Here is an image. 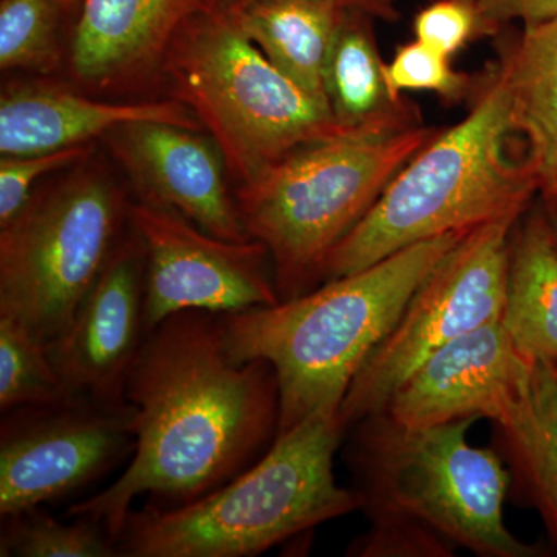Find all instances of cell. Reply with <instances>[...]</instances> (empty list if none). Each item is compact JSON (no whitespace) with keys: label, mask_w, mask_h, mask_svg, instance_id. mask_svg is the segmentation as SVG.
<instances>
[{"label":"cell","mask_w":557,"mask_h":557,"mask_svg":"<svg viewBox=\"0 0 557 557\" xmlns=\"http://www.w3.org/2000/svg\"><path fill=\"white\" fill-rule=\"evenodd\" d=\"M134 413L86 398L2 413L0 518L69 496L134 453Z\"/></svg>","instance_id":"obj_10"},{"label":"cell","mask_w":557,"mask_h":557,"mask_svg":"<svg viewBox=\"0 0 557 557\" xmlns=\"http://www.w3.org/2000/svg\"><path fill=\"white\" fill-rule=\"evenodd\" d=\"M438 131L406 98L394 112L293 150L236 186L249 237L269 249L278 299L321 285L332 249Z\"/></svg>","instance_id":"obj_4"},{"label":"cell","mask_w":557,"mask_h":557,"mask_svg":"<svg viewBox=\"0 0 557 557\" xmlns=\"http://www.w3.org/2000/svg\"><path fill=\"white\" fill-rule=\"evenodd\" d=\"M518 222L504 220L468 231L438 260L351 381L341 405L347 429L384 412L395 392L440 347L502 319L509 237Z\"/></svg>","instance_id":"obj_9"},{"label":"cell","mask_w":557,"mask_h":557,"mask_svg":"<svg viewBox=\"0 0 557 557\" xmlns=\"http://www.w3.org/2000/svg\"><path fill=\"white\" fill-rule=\"evenodd\" d=\"M375 22L361 11L347 10L330 53L325 97L344 129L387 115L408 98L395 97L388 89Z\"/></svg>","instance_id":"obj_21"},{"label":"cell","mask_w":557,"mask_h":557,"mask_svg":"<svg viewBox=\"0 0 557 557\" xmlns=\"http://www.w3.org/2000/svg\"><path fill=\"white\" fill-rule=\"evenodd\" d=\"M534 361L500 319L465 333L424 359L388 401L395 423L426 428L463 418L507 424L522 405Z\"/></svg>","instance_id":"obj_12"},{"label":"cell","mask_w":557,"mask_h":557,"mask_svg":"<svg viewBox=\"0 0 557 557\" xmlns=\"http://www.w3.org/2000/svg\"><path fill=\"white\" fill-rule=\"evenodd\" d=\"M509 474L537 509L557 545V364L534 361L530 388L507 424L497 426Z\"/></svg>","instance_id":"obj_20"},{"label":"cell","mask_w":557,"mask_h":557,"mask_svg":"<svg viewBox=\"0 0 557 557\" xmlns=\"http://www.w3.org/2000/svg\"><path fill=\"white\" fill-rule=\"evenodd\" d=\"M135 121L201 131L183 102L94 100L49 83H11L0 97V156H36L91 145L108 132Z\"/></svg>","instance_id":"obj_16"},{"label":"cell","mask_w":557,"mask_h":557,"mask_svg":"<svg viewBox=\"0 0 557 557\" xmlns=\"http://www.w3.org/2000/svg\"><path fill=\"white\" fill-rule=\"evenodd\" d=\"M467 233L420 242L298 298L220 314L236 362L265 359L281 392L278 432L341 406L355 375L397 324L410 296Z\"/></svg>","instance_id":"obj_3"},{"label":"cell","mask_w":557,"mask_h":557,"mask_svg":"<svg viewBox=\"0 0 557 557\" xmlns=\"http://www.w3.org/2000/svg\"><path fill=\"white\" fill-rule=\"evenodd\" d=\"M249 0H223L230 9H239V7L248 3ZM348 10L361 11L369 14L375 21L397 22L399 20V0H341Z\"/></svg>","instance_id":"obj_30"},{"label":"cell","mask_w":557,"mask_h":557,"mask_svg":"<svg viewBox=\"0 0 557 557\" xmlns=\"http://www.w3.org/2000/svg\"><path fill=\"white\" fill-rule=\"evenodd\" d=\"M219 0H83L70 69L95 94H138L161 83L180 28Z\"/></svg>","instance_id":"obj_15"},{"label":"cell","mask_w":557,"mask_h":557,"mask_svg":"<svg viewBox=\"0 0 557 557\" xmlns=\"http://www.w3.org/2000/svg\"><path fill=\"white\" fill-rule=\"evenodd\" d=\"M230 10L274 67L327 102L325 69L348 10L341 0H249Z\"/></svg>","instance_id":"obj_18"},{"label":"cell","mask_w":557,"mask_h":557,"mask_svg":"<svg viewBox=\"0 0 557 557\" xmlns=\"http://www.w3.org/2000/svg\"><path fill=\"white\" fill-rule=\"evenodd\" d=\"M42 507L2 518V557H120L115 541L100 523L86 518L61 522Z\"/></svg>","instance_id":"obj_23"},{"label":"cell","mask_w":557,"mask_h":557,"mask_svg":"<svg viewBox=\"0 0 557 557\" xmlns=\"http://www.w3.org/2000/svg\"><path fill=\"white\" fill-rule=\"evenodd\" d=\"M145 277V245L131 225L69 327L49 343L54 368L73 398L126 403L127 373L148 333Z\"/></svg>","instance_id":"obj_13"},{"label":"cell","mask_w":557,"mask_h":557,"mask_svg":"<svg viewBox=\"0 0 557 557\" xmlns=\"http://www.w3.org/2000/svg\"><path fill=\"white\" fill-rule=\"evenodd\" d=\"M413 35L450 60L474 40L491 38L478 0H434L416 14Z\"/></svg>","instance_id":"obj_26"},{"label":"cell","mask_w":557,"mask_h":557,"mask_svg":"<svg viewBox=\"0 0 557 557\" xmlns=\"http://www.w3.org/2000/svg\"><path fill=\"white\" fill-rule=\"evenodd\" d=\"M64 14L79 13L83 0H58Z\"/></svg>","instance_id":"obj_32"},{"label":"cell","mask_w":557,"mask_h":557,"mask_svg":"<svg viewBox=\"0 0 557 557\" xmlns=\"http://www.w3.org/2000/svg\"><path fill=\"white\" fill-rule=\"evenodd\" d=\"M478 418L426 428L386 412L362 418L348 446L362 511L373 520H409L480 557H544L505 523L511 474L500 456L469 445ZM347 429V431H348Z\"/></svg>","instance_id":"obj_6"},{"label":"cell","mask_w":557,"mask_h":557,"mask_svg":"<svg viewBox=\"0 0 557 557\" xmlns=\"http://www.w3.org/2000/svg\"><path fill=\"white\" fill-rule=\"evenodd\" d=\"M129 208L94 156L33 190L0 226V317L57 339L126 236Z\"/></svg>","instance_id":"obj_8"},{"label":"cell","mask_w":557,"mask_h":557,"mask_svg":"<svg viewBox=\"0 0 557 557\" xmlns=\"http://www.w3.org/2000/svg\"><path fill=\"white\" fill-rule=\"evenodd\" d=\"M384 72L395 97H405L406 91H431L446 106L468 102L478 83V75L460 72L450 58L417 39L399 46Z\"/></svg>","instance_id":"obj_25"},{"label":"cell","mask_w":557,"mask_h":557,"mask_svg":"<svg viewBox=\"0 0 557 557\" xmlns=\"http://www.w3.org/2000/svg\"><path fill=\"white\" fill-rule=\"evenodd\" d=\"M94 156V146H76L36 156L0 159V226L9 223L30 199L42 175L62 172Z\"/></svg>","instance_id":"obj_27"},{"label":"cell","mask_w":557,"mask_h":557,"mask_svg":"<svg viewBox=\"0 0 557 557\" xmlns=\"http://www.w3.org/2000/svg\"><path fill=\"white\" fill-rule=\"evenodd\" d=\"M497 38L515 131L525 141L541 197L557 199V14Z\"/></svg>","instance_id":"obj_17"},{"label":"cell","mask_w":557,"mask_h":557,"mask_svg":"<svg viewBox=\"0 0 557 557\" xmlns=\"http://www.w3.org/2000/svg\"><path fill=\"white\" fill-rule=\"evenodd\" d=\"M129 219L146 249L148 332L180 311L225 314L281 302L262 242L219 239L174 209L141 200L131 203Z\"/></svg>","instance_id":"obj_11"},{"label":"cell","mask_w":557,"mask_h":557,"mask_svg":"<svg viewBox=\"0 0 557 557\" xmlns=\"http://www.w3.org/2000/svg\"><path fill=\"white\" fill-rule=\"evenodd\" d=\"M467 116L440 129L388 183L325 260L321 284L357 273L420 242L520 218L541 196L515 131L507 81L494 60L478 75Z\"/></svg>","instance_id":"obj_2"},{"label":"cell","mask_w":557,"mask_h":557,"mask_svg":"<svg viewBox=\"0 0 557 557\" xmlns=\"http://www.w3.org/2000/svg\"><path fill=\"white\" fill-rule=\"evenodd\" d=\"M161 81L214 139L236 186L293 150L346 131L327 102L271 64L223 0L180 28Z\"/></svg>","instance_id":"obj_7"},{"label":"cell","mask_w":557,"mask_h":557,"mask_svg":"<svg viewBox=\"0 0 557 557\" xmlns=\"http://www.w3.org/2000/svg\"><path fill=\"white\" fill-rule=\"evenodd\" d=\"M541 197V196H539ZM542 207H544L545 215H547L549 231H552L553 242L557 249V199H544L541 197Z\"/></svg>","instance_id":"obj_31"},{"label":"cell","mask_w":557,"mask_h":557,"mask_svg":"<svg viewBox=\"0 0 557 557\" xmlns=\"http://www.w3.org/2000/svg\"><path fill=\"white\" fill-rule=\"evenodd\" d=\"M58 0H0V69L51 73L62 60Z\"/></svg>","instance_id":"obj_24"},{"label":"cell","mask_w":557,"mask_h":557,"mask_svg":"<svg viewBox=\"0 0 557 557\" xmlns=\"http://www.w3.org/2000/svg\"><path fill=\"white\" fill-rule=\"evenodd\" d=\"M347 428L341 406L281 432L237 478L182 507L131 509L120 557H249L362 507L338 485L335 456Z\"/></svg>","instance_id":"obj_5"},{"label":"cell","mask_w":557,"mask_h":557,"mask_svg":"<svg viewBox=\"0 0 557 557\" xmlns=\"http://www.w3.org/2000/svg\"><path fill=\"white\" fill-rule=\"evenodd\" d=\"M50 357L49 343L13 319L0 317V409L73 401ZM81 399V398H79Z\"/></svg>","instance_id":"obj_22"},{"label":"cell","mask_w":557,"mask_h":557,"mask_svg":"<svg viewBox=\"0 0 557 557\" xmlns=\"http://www.w3.org/2000/svg\"><path fill=\"white\" fill-rule=\"evenodd\" d=\"M124 395L135 409L131 463L67 511L100 523L115 544L135 498L150 494L160 508L199 500L251 467L277 437L276 372L265 359L234 361L218 313L180 311L149 330Z\"/></svg>","instance_id":"obj_1"},{"label":"cell","mask_w":557,"mask_h":557,"mask_svg":"<svg viewBox=\"0 0 557 557\" xmlns=\"http://www.w3.org/2000/svg\"><path fill=\"white\" fill-rule=\"evenodd\" d=\"M129 177L138 200L171 208L211 236L251 240L230 189L225 159L201 131L135 121L101 138Z\"/></svg>","instance_id":"obj_14"},{"label":"cell","mask_w":557,"mask_h":557,"mask_svg":"<svg viewBox=\"0 0 557 557\" xmlns=\"http://www.w3.org/2000/svg\"><path fill=\"white\" fill-rule=\"evenodd\" d=\"M478 5L491 38H497L515 22L530 27L557 14V0H478Z\"/></svg>","instance_id":"obj_29"},{"label":"cell","mask_w":557,"mask_h":557,"mask_svg":"<svg viewBox=\"0 0 557 557\" xmlns=\"http://www.w3.org/2000/svg\"><path fill=\"white\" fill-rule=\"evenodd\" d=\"M502 324L527 358L557 364V249L541 197L509 237Z\"/></svg>","instance_id":"obj_19"},{"label":"cell","mask_w":557,"mask_h":557,"mask_svg":"<svg viewBox=\"0 0 557 557\" xmlns=\"http://www.w3.org/2000/svg\"><path fill=\"white\" fill-rule=\"evenodd\" d=\"M368 533L351 541L347 556L453 557L456 547L426 527L409 520H373Z\"/></svg>","instance_id":"obj_28"}]
</instances>
